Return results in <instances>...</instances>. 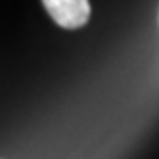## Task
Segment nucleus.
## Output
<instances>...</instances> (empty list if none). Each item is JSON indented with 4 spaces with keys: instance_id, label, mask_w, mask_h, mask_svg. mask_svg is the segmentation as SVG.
I'll return each instance as SVG.
<instances>
[{
    "instance_id": "nucleus-1",
    "label": "nucleus",
    "mask_w": 159,
    "mask_h": 159,
    "mask_svg": "<svg viewBox=\"0 0 159 159\" xmlns=\"http://www.w3.org/2000/svg\"><path fill=\"white\" fill-rule=\"evenodd\" d=\"M50 17L65 29L83 27L90 17L88 0H42Z\"/></svg>"
}]
</instances>
